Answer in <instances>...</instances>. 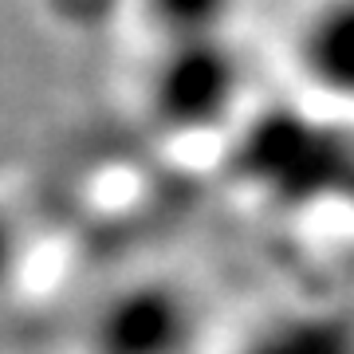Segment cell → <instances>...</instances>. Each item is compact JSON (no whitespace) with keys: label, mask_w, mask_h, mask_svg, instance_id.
Returning a JSON list of instances; mask_svg holds the SVG:
<instances>
[{"label":"cell","mask_w":354,"mask_h":354,"mask_svg":"<svg viewBox=\"0 0 354 354\" xmlns=\"http://www.w3.org/2000/svg\"><path fill=\"white\" fill-rule=\"evenodd\" d=\"M232 165L264 201L304 209L346 193L351 142L339 127L315 114L272 106L244 127Z\"/></svg>","instance_id":"1"},{"label":"cell","mask_w":354,"mask_h":354,"mask_svg":"<svg viewBox=\"0 0 354 354\" xmlns=\"http://www.w3.org/2000/svg\"><path fill=\"white\" fill-rule=\"evenodd\" d=\"M150 12L153 28L169 39H201V36H221L232 0H142Z\"/></svg>","instance_id":"6"},{"label":"cell","mask_w":354,"mask_h":354,"mask_svg":"<svg viewBox=\"0 0 354 354\" xmlns=\"http://www.w3.org/2000/svg\"><path fill=\"white\" fill-rule=\"evenodd\" d=\"M304 67L319 87L346 91L354 75V16L346 4H330L304 36Z\"/></svg>","instance_id":"5"},{"label":"cell","mask_w":354,"mask_h":354,"mask_svg":"<svg viewBox=\"0 0 354 354\" xmlns=\"http://www.w3.org/2000/svg\"><path fill=\"white\" fill-rule=\"evenodd\" d=\"M51 4H55L59 16L75 20V24H99V20H106L114 12L118 0H51Z\"/></svg>","instance_id":"8"},{"label":"cell","mask_w":354,"mask_h":354,"mask_svg":"<svg viewBox=\"0 0 354 354\" xmlns=\"http://www.w3.org/2000/svg\"><path fill=\"white\" fill-rule=\"evenodd\" d=\"M241 87V55L225 36L169 39L150 75V106L174 134H209L236 111Z\"/></svg>","instance_id":"2"},{"label":"cell","mask_w":354,"mask_h":354,"mask_svg":"<svg viewBox=\"0 0 354 354\" xmlns=\"http://www.w3.org/2000/svg\"><path fill=\"white\" fill-rule=\"evenodd\" d=\"M20 260H24V236H20V228H16L12 216L0 209V291L16 279Z\"/></svg>","instance_id":"7"},{"label":"cell","mask_w":354,"mask_h":354,"mask_svg":"<svg viewBox=\"0 0 354 354\" xmlns=\"http://www.w3.org/2000/svg\"><path fill=\"white\" fill-rule=\"evenodd\" d=\"M241 354H351V330L327 311H291L260 323Z\"/></svg>","instance_id":"4"},{"label":"cell","mask_w":354,"mask_h":354,"mask_svg":"<svg viewBox=\"0 0 354 354\" xmlns=\"http://www.w3.org/2000/svg\"><path fill=\"white\" fill-rule=\"evenodd\" d=\"M197 307L174 283H130L111 295L91 323L95 354H189Z\"/></svg>","instance_id":"3"}]
</instances>
